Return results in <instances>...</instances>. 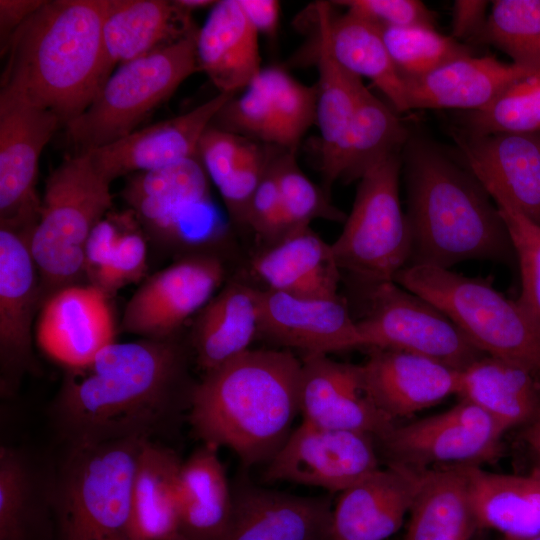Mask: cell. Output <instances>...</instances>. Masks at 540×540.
Here are the masks:
<instances>
[{
	"label": "cell",
	"instance_id": "6",
	"mask_svg": "<svg viewBox=\"0 0 540 540\" xmlns=\"http://www.w3.org/2000/svg\"><path fill=\"white\" fill-rule=\"evenodd\" d=\"M394 282L440 309L486 355L515 363L540 378V324L488 280L408 265Z\"/></svg>",
	"mask_w": 540,
	"mask_h": 540
},
{
	"label": "cell",
	"instance_id": "1",
	"mask_svg": "<svg viewBox=\"0 0 540 540\" xmlns=\"http://www.w3.org/2000/svg\"><path fill=\"white\" fill-rule=\"evenodd\" d=\"M188 351L177 339L113 342L66 369L51 416L67 444L154 440L188 408Z\"/></svg>",
	"mask_w": 540,
	"mask_h": 540
},
{
	"label": "cell",
	"instance_id": "21",
	"mask_svg": "<svg viewBox=\"0 0 540 540\" xmlns=\"http://www.w3.org/2000/svg\"><path fill=\"white\" fill-rule=\"evenodd\" d=\"M300 412L309 424L357 431L380 438L395 425L370 398L360 365L335 361L326 354L301 359Z\"/></svg>",
	"mask_w": 540,
	"mask_h": 540
},
{
	"label": "cell",
	"instance_id": "5",
	"mask_svg": "<svg viewBox=\"0 0 540 540\" xmlns=\"http://www.w3.org/2000/svg\"><path fill=\"white\" fill-rule=\"evenodd\" d=\"M144 440L66 445L48 491L59 540H134L133 484Z\"/></svg>",
	"mask_w": 540,
	"mask_h": 540
},
{
	"label": "cell",
	"instance_id": "41",
	"mask_svg": "<svg viewBox=\"0 0 540 540\" xmlns=\"http://www.w3.org/2000/svg\"><path fill=\"white\" fill-rule=\"evenodd\" d=\"M389 55L403 79L425 75L472 49L433 26L380 27Z\"/></svg>",
	"mask_w": 540,
	"mask_h": 540
},
{
	"label": "cell",
	"instance_id": "26",
	"mask_svg": "<svg viewBox=\"0 0 540 540\" xmlns=\"http://www.w3.org/2000/svg\"><path fill=\"white\" fill-rule=\"evenodd\" d=\"M250 267L268 290L312 298L338 296L341 271L331 244L310 225L296 227L265 246L254 255Z\"/></svg>",
	"mask_w": 540,
	"mask_h": 540
},
{
	"label": "cell",
	"instance_id": "45",
	"mask_svg": "<svg viewBox=\"0 0 540 540\" xmlns=\"http://www.w3.org/2000/svg\"><path fill=\"white\" fill-rule=\"evenodd\" d=\"M211 126L249 140H259L278 147L276 120L266 88L259 74L239 97L233 96L218 111Z\"/></svg>",
	"mask_w": 540,
	"mask_h": 540
},
{
	"label": "cell",
	"instance_id": "19",
	"mask_svg": "<svg viewBox=\"0 0 540 540\" xmlns=\"http://www.w3.org/2000/svg\"><path fill=\"white\" fill-rule=\"evenodd\" d=\"M451 134L488 194L540 225V132L474 135L455 128Z\"/></svg>",
	"mask_w": 540,
	"mask_h": 540
},
{
	"label": "cell",
	"instance_id": "27",
	"mask_svg": "<svg viewBox=\"0 0 540 540\" xmlns=\"http://www.w3.org/2000/svg\"><path fill=\"white\" fill-rule=\"evenodd\" d=\"M260 295L261 289L232 280L196 315L190 348L203 374L250 350L259 338Z\"/></svg>",
	"mask_w": 540,
	"mask_h": 540
},
{
	"label": "cell",
	"instance_id": "31",
	"mask_svg": "<svg viewBox=\"0 0 540 540\" xmlns=\"http://www.w3.org/2000/svg\"><path fill=\"white\" fill-rule=\"evenodd\" d=\"M404 540H474L480 531L469 466L424 469Z\"/></svg>",
	"mask_w": 540,
	"mask_h": 540
},
{
	"label": "cell",
	"instance_id": "51",
	"mask_svg": "<svg viewBox=\"0 0 540 540\" xmlns=\"http://www.w3.org/2000/svg\"><path fill=\"white\" fill-rule=\"evenodd\" d=\"M45 0H0V50L3 55L17 29Z\"/></svg>",
	"mask_w": 540,
	"mask_h": 540
},
{
	"label": "cell",
	"instance_id": "53",
	"mask_svg": "<svg viewBox=\"0 0 540 540\" xmlns=\"http://www.w3.org/2000/svg\"><path fill=\"white\" fill-rule=\"evenodd\" d=\"M525 440L535 455L540 459V416L529 424Z\"/></svg>",
	"mask_w": 540,
	"mask_h": 540
},
{
	"label": "cell",
	"instance_id": "29",
	"mask_svg": "<svg viewBox=\"0 0 540 540\" xmlns=\"http://www.w3.org/2000/svg\"><path fill=\"white\" fill-rule=\"evenodd\" d=\"M174 1L110 0L102 28L104 71L176 41L196 27Z\"/></svg>",
	"mask_w": 540,
	"mask_h": 540
},
{
	"label": "cell",
	"instance_id": "7",
	"mask_svg": "<svg viewBox=\"0 0 540 540\" xmlns=\"http://www.w3.org/2000/svg\"><path fill=\"white\" fill-rule=\"evenodd\" d=\"M111 182L85 152L66 157L48 176L30 238L43 302L85 275V249L112 206Z\"/></svg>",
	"mask_w": 540,
	"mask_h": 540
},
{
	"label": "cell",
	"instance_id": "14",
	"mask_svg": "<svg viewBox=\"0 0 540 540\" xmlns=\"http://www.w3.org/2000/svg\"><path fill=\"white\" fill-rule=\"evenodd\" d=\"M374 437L302 422L266 464L267 483L292 482L342 492L379 469Z\"/></svg>",
	"mask_w": 540,
	"mask_h": 540
},
{
	"label": "cell",
	"instance_id": "49",
	"mask_svg": "<svg viewBox=\"0 0 540 540\" xmlns=\"http://www.w3.org/2000/svg\"><path fill=\"white\" fill-rule=\"evenodd\" d=\"M332 4L343 6L379 27L435 24V14L418 0H339Z\"/></svg>",
	"mask_w": 540,
	"mask_h": 540
},
{
	"label": "cell",
	"instance_id": "25",
	"mask_svg": "<svg viewBox=\"0 0 540 540\" xmlns=\"http://www.w3.org/2000/svg\"><path fill=\"white\" fill-rule=\"evenodd\" d=\"M534 74L514 63L473 54L455 58L418 77L405 78L411 109L476 111L489 105L515 82Z\"/></svg>",
	"mask_w": 540,
	"mask_h": 540
},
{
	"label": "cell",
	"instance_id": "9",
	"mask_svg": "<svg viewBox=\"0 0 540 540\" xmlns=\"http://www.w3.org/2000/svg\"><path fill=\"white\" fill-rule=\"evenodd\" d=\"M197 30L112 72L86 110L65 126L77 152L110 144L136 131L188 77L200 71Z\"/></svg>",
	"mask_w": 540,
	"mask_h": 540
},
{
	"label": "cell",
	"instance_id": "46",
	"mask_svg": "<svg viewBox=\"0 0 540 540\" xmlns=\"http://www.w3.org/2000/svg\"><path fill=\"white\" fill-rule=\"evenodd\" d=\"M136 222L121 236L106 263L90 279L108 297L138 281L147 269V244Z\"/></svg>",
	"mask_w": 540,
	"mask_h": 540
},
{
	"label": "cell",
	"instance_id": "34",
	"mask_svg": "<svg viewBox=\"0 0 540 540\" xmlns=\"http://www.w3.org/2000/svg\"><path fill=\"white\" fill-rule=\"evenodd\" d=\"M182 462L171 448L142 442L133 484L134 540H183L178 510Z\"/></svg>",
	"mask_w": 540,
	"mask_h": 540
},
{
	"label": "cell",
	"instance_id": "55",
	"mask_svg": "<svg viewBox=\"0 0 540 540\" xmlns=\"http://www.w3.org/2000/svg\"><path fill=\"white\" fill-rule=\"evenodd\" d=\"M501 540H540V535L530 537V538H525V539H512V538L502 537Z\"/></svg>",
	"mask_w": 540,
	"mask_h": 540
},
{
	"label": "cell",
	"instance_id": "23",
	"mask_svg": "<svg viewBox=\"0 0 540 540\" xmlns=\"http://www.w3.org/2000/svg\"><path fill=\"white\" fill-rule=\"evenodd\" d=\"M371 349L360 365L363 383L375 405L393 421L457 395L461 370L405 351Z\"/></svg>",
	"mask_w": 540,
	"mask_h": 540
},
{
	"label": "cell",
	"instance_id": "56",
	"mask_svg": "<svg viewBox=\"0 0 540 540\" xmlns=\"http://www.w3.org/2000/svg\"><path fill=\"white\" fill-rule=\"evenodd\" d=\"M474 540H485V530H480Z\"/></svg>",
	"mask_w": 540,
	"mask_h": 540
},
{
	"label": "cell",
	"instance_id": "32",
	"mask_svg": "<svg viewBox=\"0 0 540 540\" xmlns=\"http://www.w3.org/2000/svg\"><path fill=\"white\" fill-rule=\"evenodd\" d=\"M233 494L218 448L202 444L182 462L178 510L183 540H222L228 527Z\"/></svg>",
	"mask_w": 540,
	"mask_h": 540
},
{
	"label": "cell",
	"instance_id": "39",
	"mask_svg": "<svg viewBox=\"0 0 540 540\" xmlns=\"http://www.w3.org/2000/svg\"><path fill=\"white\" fill-rule=\"evenodd\" d=\"M36 475L26 455L0 448V540H31L39 511Z\"/></svg>",
	"mask_w": 540,
	"mask_h": 540
},
{
	"label": "cell",
	"instance_id": "2",
	"mask_svg": "<svg viewBox=\"0 0 540 540\" xmlns=\"http://www.w3.org/2000/svg\"><path fill=\"white\" fill-rule=\"evenodd\" d=\"M110 0H45L4 53L0 96L49 110L66 126L107 80L102 28Z\"/></svg>",
	"mask_w": 540,
	"mask_h": 540
},
{
	"label": "cell",
	"instance_id": "50",
	"mask_svg": "<svg viewBox=\"0 0 540 540\" xmlns=\"http://www.w3.org/2000/svg\"><path fill=\"white\" fill-rule=\"evenodd\" d=\"M488 2L484 0H457L453 5L452 37L473 43L484 28Z\"/></svg>",
	"mask_w": 540,
	"mask_h": 540
},
{
	"label": "cell",
	"instance_id": "54",
	"mask_svg": "<svg viewBox=\"0 0 540 540\" xmlns=\"http://www.w3.org/2000/svg\"><path fill=\"white\" fill-rule=\"evenodd\" d=\"M174 3L186 13L191 14L195 10L213 7L216 1L212 0H173Z\"/></svg>",
	"mask_w": 540,
	"mask_h": 540
},
{
	"label": "cell",
	"instance_id": "17",
	"mask_svg": "<svg viewBox=\"0 0 540 540\" xmlns=\"http://www.w3.org/2000/svg\"><path fill=\"white\" fill-rule=\"evenodd\" d=\"M40 309L37 345L66 369L88 364L115 342L108 296L94 285L64 287L50 295Z\"/></svg>",
	"mask_w": 540,
	"mask_h": 540
},
{
	"label": "cell",
	"instance_id": "52",
	"mask_svg": "<svg viewBox=\"0 0 540 540\" xmlns=\"http://www.w3.org/2000/svg\"><path fill=\"white\" fill-rule=\"evenodd\" d=\"M239 3L258 34L273 37L279 25L280 3L276 0H239Z\"/></svg>",
	"mask_w": 540,
	"mask_h": 540
},
{
	"label": "cell",
	"instance_id": "22",
	"mask_svg": "<svg viewBox=\"0 0 540 540\" xmlns=\"http://www.w3.org/2000/svg\"><path fill=\"white\" fill-rule=\"evenodd\" d=\"M222 540H332L330 497L296 496L254 485L232 489Z\"/></svg>",
	"mask_w": 540,
	"mask_h": 540
},
{
	"label": "cell",
	"instance_id": "28",
	"mask_svg": "<svg viewBox=\"0 0 540 540\" xmlns=\"http://www.w3.org/2000/svg\"><path fill=\"white\" fill-rule=\"evenodd\" d=\"M258 33L239 0L216 1L196 34L200 71L220 93L236 94L260 73Z\"/></svg>",
	"mask_w": 540,
	"mask_h": 540
},
{
	"label": "cell",
	"instance_id": "8",
	"mask_svg": "<svg viewBox=\"0 0 540 540\" xmlns=\"http://www.w3.org/2000/svg\"><path fill=\"white\" fill-rule=\"evenodd\" d=\"M122 198L140 227L163 248L213 254L230 242L233 225L215 204L198 157L128 176Z\"/></svg>",
	"mask_w": 540,
	"mask_h": 540
},
{
	"label": "cell",
	"instance_id": "12",
	"mask_svg": "<svg viewBox=\"0 0 540 540\" xmlns=\"http://www.w3.org/2000/svg\"><path fill=\"white\" fill-rule=\"evenodd\" d=\"M506 431L480 407L461 399L437 415L395 424L377 440L389 462L424 470L432 465L479 466L493 460Z\"/></svg>",
	"mask_w": 540,
	"mask_h": 540
},
{
	"label": "cell",
	"instance_id": "35",
	"mask_svg": "<svg viewBox=\"0 0 540 540\" xmlns=\"http://www.w3.org/2000/svg\"><path fill=\"white\" fill-rule=\"evenodd\" d=\"M469 479L480 530L512 539L540 535V465L519 475L469 466Z\"/></svg>",
	"mask_w": 540,
	"mask_h": 540
},
{
	"label": "cell",
	"instance_id": "48",
	"mask_svg": "<svg viewBox=\"0 0 540 540\" xmlns=\"http://www.w3.org/2000/svg\"><path fill=\"white\" fill-rule=\"evenodd\" d=\"M253 141L209 126L198 146V157L210 179L219 187L241 164Z\"/></svg>",
	"mask_w": 540,
	"mask_h": 540
},
{
	"label": "cell",
	"instance_id": "11",
	"mask_svg": "<svg viewBox=\"0 0 540 540\" xmlns=\"http://www.w3.org/2000/svg\"><path fill=\"white\" fill-rule=\"evenodd\" d=\"M367 293L368 311L357 321L364 347L405 351L458 370L486 355L445 313L394 281Z\"/></svg>",
	"mask_w": 540,
	"mask_h": 540
},
{
	"label": "cell",
	"instance_id": "30",
	"mask_svg": "<svg viewBox=\"0 0 540 540\" xmlns=\"http://www.w3.org/2000/svg\"><path fill=\"white\" fill-rule=\"evenodd\" d=\"M315 12L336 61L354 75L370 79L397 112L409 111L404 79L389 55L381 28L348 11L335 17L328 2H318Z\"/></svg>",
	"mask_w": 540,
	"mask_h": 540
},
{
	"label": "cell",
	"instance_id": "42",
	"mask_svg": "<svg viewBox=\"0 0 540 540\" xmlns=\"http://www.w3.org/2000/svg\"><path fill=\"white\" fill-rule=\"evenodd\" d=\"M276 120L278 147L295 153L299 141L316 121V86L308 87L280 67L262 68L259 73Z\"/></svg>",
	"mask_w": 540,
	"mask_h": 540
},
{
	"label": "cell",
	"instance_id": "44",
	"mask_svg": "<svg viewBox=\"0 0 540 540\" xmlns=\"http://www.w3.org/2000/svg\"><path fill=\"white\" fill-rule=\"evenodd\" d=\"M506 224L517 258L522 289L517 301L540 324V225L500 196H492Z\"/></svg>",
	"mask_w": 540,
	"mask_h": 540
},
{
	"label": "cell",
	"instance_id": "20",
	"mask_svg": "<svg viewBox=\"0 0 540 540\" xmlns=\"http://www.w3.org/2000/svg\"><path fill=\"white\" fill-rule=\"evenodd\" d=\"M259 337L304 354L364 347L357 321L339 295L312 298L261 289Z\"/></svg>",
	"mask_w": 540,
	"mask_h": 540
},
{
	"label": "cell",
	"instance_id": "36",
	"mask_svg": "<svg viewBox=\"0 0 540 540\" xmlns=\"http://www.w3.org/2000/svg\"><path fill=\"white\" fill-rule=\"evenodd\" d=\"M319 28L316 85V122L321 134V171L324 191L330 197L332 185L340 179L341 161L350 124L363 91L362 79L343 68L332 55Z\"/></svg>",
	"mask_w": 540,
	"mask_h": 540
},
{
	"label": "cell",
	"instance_id": "18",
	"mask_svg": "<svg viewBox=\"0 0 540 540\" xmlns=\"http://www.w3.org/2000/svg\"><path fill=\"white\" fill-rule=\"evenodd\" d=\"M235 95L219 92L184 114L137 129L110 144L83 152L111 183L125 175L158 169L197 156L205 130Z\"/></svg>",
	"mask_w": 540,
	"mask_h": 540
},
{
	"label": "cell",
	"instance_id": "4",
	"mask_svg": "<svg viewBox=\"0 0 540 540\" xmlns=\"http://www.w3.org/2000/svg\"><path fill=\"white\" fill-rule=\"evenodd\" d=\"M404 148L409 265L449 269L473 259L513 261L506 224L472 172L425 138L410 137Z\"/></svg>",
	"mask_w": 540,
	"mask_h": 540
},
{
	"label": "cell",
	"instance_id": "43",
	"mask_svg": "<svg viewBox=\"0 0 540 540\" xmlns=\"http://www.w3.org/2000/svg\"><path fill=\"white\" fill-rule=\"evenodd\" d=\"M286 221L290 229L309 225L317 218L342 222L347 216L333 206L330 197L298 167L295 153L284 150L272 157Z\"/></svg>",
	"mask_w": 540,
	"mask_h": 540
},
{
	"label": "cell",
	"instance_id": "15",
	"mask_svg": "<svg viewBox=\"0 0 540 540\" xmlns=\"http://www.w3.org/2000/svg\"><path fill=\"white\" fill-rule=\"evenodd\" d=\"M62 126L49 110L0 96V225L33 233L41 199L39 160Z\"/></svg>",
	"mask_w": 540,
	"mask_h": 540
},
{
	"label": "cell",
	"instance_id": "47",
	"mask_svg": "<svg viewBox=\"0 0 540 540\" xmlns=\"http://www.w3.org/2000/svg\"><path fill=\"white\" fill-rule=\"evenodd\" d=\"M246 228H250L266 246L291 231L284 215L272 157L251 199Z\"/></svg>",
	"mask_w": 540,
	"mask_h": 540
},
{
	"label": "cell",
	"instance_id": "38",
	"mask_svg": "<svg viewBox=\"0 0 540 540\" xmlns=\"http://www.w3.org/2000/svg\"><path fill=\"white\" fill-rule=\"evenodd\" d=\"M473 44H491L529 72L540 73V0H496Z\"/></svg>",
	"mask_w": 540,
	"mask_h": 540
},
{
	"label": "cell",
	"instance_id": "16",
	"mask_svg": "<svg viewBox=\"0 0 540 540\" xmlns=\"http://www.w3.org/2000/svg\"><path fill=\"white\" fill-rule=\"evenodd\" d=\"M31 234L0 226V390L14 395L22 378L35 370L32 324L42 298L30 250Z\"/></svg>",
	"mask_w": 540,
	"mask_h": 540
},
{
	"label": "cell",
	"instance_id": "13",
	"mask_svg": "<svg viewBox=\"0 0 540 540\" xmlns=\"http://www.w3.org/2000/svg\"><path fill=\"white\" fill-rule=\"evenodd\" d=\"M221 256L180 257L148 277L125 305L120 328L142 339L171 340L212 299L225 279Z\"/></svg>",
	"mask_w": 540,
	"mask_h": 540
},
{
	"label": "cell",
	"instance_id": "37",
	"mask_svg": "<svg viewBox=\"0 0 540 540\" xmlns=\"http://www.w3.org/2000/svg\"><path fill=\"white\" fill-rule=\"evenodd\" d=\"M397 113L367 88L363 91L346 137L340 179L359 180L388 156L400 153L410 134Z\"/></svg>",
	"mask_w": 540,
	"mask_h": 540
},
{
	"label": "cell",
	"instance_id": "24",
	"mask_svg": "<svg viewBox=\"0 0 540 540\" xmlns=\"http://www.w3.org/2000/svg\"><path fill=\"white\" fill-rule=\"evenodd\" d=\"M422 470L389 462L340 493L333 507L332 540H386L402 525Z\"/></svg>",
	"mask_w": 540,
	"mask_h": 540
},
{
	"label": "cell",
	"instance_id": "40",
	"mask_svg": "<svg viewBox=\"0 0 540 540\" xmlns=\"http://www.w3.org/2000/svg\"><path fill=\"white\" fill-rule=\"evenodd\" d=\"M458 129L474 135L540 132V73L515 82L484 108L464 112Z\"/></svg>",
	"mask_w": 540,
	"mask_h": 540
},
{
	"label": "cell",
	"instance_id": "33",
	"mask_svg": "<svg viewBox=\"0 0 540 540\" xmlns=\"http://www.w3.org/2000/svg\"><path fill=\"white\" fill-rule=\"evenodd\" d=\"M457 395L480 407L507 431L540 416V378L494 356L485 355L461 370Z\"/></svg>",
	"mask_w": 540,
	"mask_h": 540
},
{
	"label": "cell",
	"instance_id": "10",
	"mask_svg": "<svg viewBox=\"0 0 540 540\" xmlns=\"http://www.w3.org/2000/svg\"><path fill=\"white\" fill-rule=\"evenodd\" d=\"M400 153H394L360 179L342 233L331 244L340 271L367 288L394 281L409 265L412 235L399 198Z\"/></svg>",
	"mask_w": 540,
	"mask_h": 540
},
{
	"label": "cell",
	"instance_id": "3",
	"mask_svg": "<svg viewBox=\"0 0 540 540\" xmlns=\"http://www.w3.org/2000/svg\"><path fill=\"white\" fill-rule=\"evenodd\" d=\"M302 363L290 351L250 349L193 384V435L234 451L245 467L268 463L300 412Z\"/></svg>",
	"mask_w": 540,
	"mask_h": 540
}]
</instances>
